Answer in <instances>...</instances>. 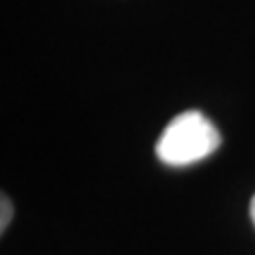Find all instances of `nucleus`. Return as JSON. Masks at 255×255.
Masks as SVG:
<instances>
[{"label":"nucleus","instance_id":"3","mask_svg":"<svg viewBox=\"0 0 255 255\" xmlns=\"http://www.w3.org/2000/svg\"><path fill=\"white\" fill-rule=\"evenodd\" d=\"M251 218H253V222H255V196H253V201H251Z\"/></svg>","mask_w":255,"mask_h":255},{"label":"nucleus","instance_id":"2","mask_svg":"<svg viewBox=\"0 0 255 255\" xmlns=\"http://www.w3.org/2000/svg\"><path fill=\"white\" fill-rule=\"evenodd\" d=\"M9 220H12V203L7 201V196H2V218H0V227L5 229Z\"/></svg>","mask_w":255,"mask_h":255},{"label":"nucleus","instance_id":"1","mask_svg":"<svg viewBox=\"0 0 255 255\" xmlns=\"http://www.w3.org/2000/svg\"><path fill=\"white\" fill-rule=\"evenodd\" d=\"M220 146V132L201 111H184L175 116L158 137L156 154L168 165H191L203 161Z\"/></svg>","mask_w":255,"mask_h":255}]
</instances>
